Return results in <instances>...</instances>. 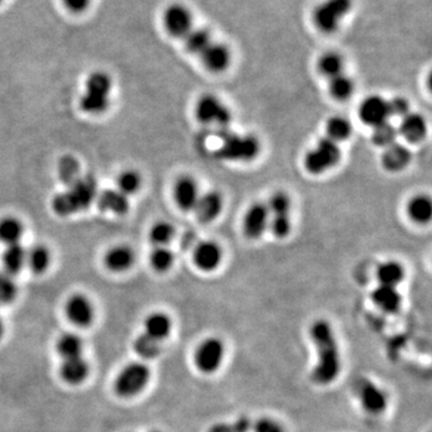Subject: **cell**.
Segmentation results:
<instances>
[{
  "label": "cell",
  "mask_w": 432,
  "mask_h": 432,
  "mask_svg": "<svg viewBox=\"0 0 432 432\" xmlns=\"http://www.w3.org/2000/svg\"><path fill=\"white\" fill-rule=\"evenodd\" d=\"M176 229L167 221H159L149 231V239L154 246H167L173 239Z\"/></svg>",
  "instance_id": "39"
},
{
  "label": "cell",
  "mask_w": 432,
  "mask_h": 432,
  "mask_svg": "<svg viewBox=\"0 0 432 432\" xmlns=\"http://www.w3.org/2000/svg\"><path fill=\"white\" fill-rule=\"evenodd\" d=\"M270 214L263 203H255L248 209L244 217V232L250 239H257L269 226Z\"/></svg>",
  "instance_id": "14"
},
{
  "label": "cell",
  "mask_w": 432,
  "mask_h": 432,
  "mask_svg": "<svg viewBox=\"0 0 432 432\" xmlns=\"http://www.w3.org/2000/svg\"><path fill=\"white\" fill-rule=\"evenodd\" d=\"M3 1H4V0H0V4H1V3H3Z\"/></svg>",
  "instance_id": "50"
},
{
  "label": "cell",
  "mask_w": 432,
  "mask_h": 432,
  "mask_svg": "<svg viewBox=\"0 0 432 432\" xmlns=\"http://www.w3.org/2000/svg\"><path fill=\"white\" fill-rule=\"evenodd\" d=\"M260 151L261 144L255 136L229 132L222 137V144L217 151V156L229 161L249 163L256 159Z\"/></svg>",
  "instance_id": "4"
},
{
  "label": "cell",
  "mask_w": 432,
  "mask_h": 432,
  "mask_svg": "<svg viewBox=\"0 0 432 432\" xmlns=\"http://www.w3.org/2000/svg\"><path fill=\"white\" fill-rule=\"evenodd\" d=\"M134 350L143 359L158 358L161 353V343L143 333L136 338Z\"/></svg>",
  "instance_id": "38"
},
{
  "label": "cell",
  "mask_w": 432,
  "mask_h": 432,
  "mask_svg": "<svg viewBox=\"0 0 432 432\" xmlns=\"http://www.w3.org/2000/svg\"><path fill=\"white\" fill-rule=\"evenodd\" d=\"M201 193L196 180L191 177H180L174 185V200L182 210L190 212L196 207Z\"/></svg>",
  "instance_id": "15"
},
{
  "label": "cell",
  "mask_w": 432,
  "mask_h": 432,
  "mask_svg": "<svg viewBox=\"0 0 432 432\" xmlns=\"http://www.w3.org/2000/svg\"><path fill=\"white\" fill-rule=\"evenodd\" d=\"M408 216L417 224H426L431 219V200L425 195H418L409 201L407 205Z\"/></svg>",
  "instance_id": "29"
},
{
  "label": "cell",
  "mask_w": 432,
  "mask_h": 432,
  "mask_svg": "<svg viewBox=\"0 0 432 432\" xmlns=\"http://www.w3.org/2000/svg\"><path fill=\"white\" fill-rule=\"evenodd\" d=\"M329 91L335 100L345 101L351 98L353 94L355 83L346 75H338L336 77L331 78V83H329Z\"/></svg>",
  "instance_id": "37"
},
{
  "label": "cell",
  "mask_w": 432,
  "mask_h": 432,
  "mask_svg": "<svg viewBox=\"0 0 432 432\" xmlns=\"http://www.w3.org/2000/svg\"><path fill=\"white\" fill-rule=\"evenodd\" d=\"M398 131H399V135L407 139L408 142H420L426 136L428 124L423 115H418V113H408L401 120Z\"/></svg>",
  "instance_id": "22"
},
{
  "label": "cell",
  "mask_w": 432,
  "mask_h": 432,
  "mask_svg": "<svg viewBox=\"0 0 432 432\" xmlns=\"http://www.w3.org/2000/svg\"><path fill=\"white\" fill-rule=\"evenodd\" d=\"M64 4L72 13H83L90 4V0H64Z\"/></svg>",
  "instance_id": "46"
},
{
  "label": "cell",
  "mask_w": 432,
  "mask_h": 432,
  "mask_svg": "<svg viewBox=\"0 0 432 432\" xmlns=\"http://www.w3.org/2000/svg\"><path fill=\"white\" fill-rule=\"evenodd\" d=\"M65 314L70 322L78 326H88L94 321V305L84 294H72L66 302Z\"/></svg>",
  "instance_id": "11"
},
{
  "label": "cell",
  "mask_w": 432,
  "mask_h": 432,
  "mask_svg": "<svg viewBox=\"0 0 432 432\" xmlns=\"http://www.w3.org/2000/svg\"><path fill=\"white\" fill-rule=\"evenodd\" d=\"M341 159L338 144L328 137L319 139L316 147L306 153L304 166L311 174H322L335 167Z\"/></svg>",
  "instance_id": "5"
},
{
  "label": "cell",
  "mask_w": 432,
  "mask_h": 432,
  "mask_svg": "<svg viewBox=\"0 0 432 432\" xmlns=\"http://www.w3.org/2000/svg\"><path fill=\"white\" fill-rule=\"evenodd\" d=\"M224 355V343L219 338H207L197 348L195 362L201 371L212 374L220 367Z\"/></svg>",
  "instance_id": "10"
},
{
  "label": "cell",
  "mask_w": 432,
  "mask_h": 432,
  "mask_svg": "<svg viewBox=\"0 0 432 432\" xmlns=\"http://www.w3.org/2000/svg\"><path fill=\"white\" fill-rule=\"evenodd\" d=\"M412 160V154L404 144L394 143L386 148L382 154V165L389 172L402 171L407 167Z\"/></svg>",
  "instance_id": "21"
},
{
  "label": "cell",
  "mask_w": 432,
  "mask_h": 432,
  "mask_svg": "<svg viewBox=\"0 0 432 432\" xmlns=\"http://www.w3.org/2000/svg\"><path fill=\"white\" fill-rule=\"evenodd\" d=\"M377 277L381 285L396 287L404 280L405 269L399 262H384L377 269Z\"/></svg>",
  "instance_id": "31"
},
{
  "label": "cell",
  "mask_w": 432,
  "mask_h": 432,
  "mask_svg": "<svg viewBox=\"0 0 432 432\" xmlns=\"http://www.w3.org/2000/svg\"><path fill=\"white\" fill-rule=\"evenodd\" d=\"M144 334L161 343L172 331L171 318L163 312H153L144 321Z\"/></svg>",
  "instance_id": "25"
},
{
  "label": "cell",
  "mask_w": 432,
  "mask_h": 432,
  "mask_svg": "<svg viewBox=\"0 0 432 432\" xmlns=\"http://www.w3.org/2000/svg\"><path fill=\"white\" fill-rule=\"evenodd\" d=\"M27 265V250L18 244L8 245L3 253V267L4 272L8 275H16L20 273L23 267Z\"/></svg>",
  "instance_id": "27"
},
{
  "label": "cell",
  "mask_w": 432,
  "mask_h": 432,
  "mask_svg": "<svg viewBox=\"0 0 432 432\" xmlns=\"http://www.w3.org/2000/svg\"><path fill=\"white\" fill-rule=\"evenodd\" d=\"M56 350L63 359L74 358L82 355L83 340L75 333H65L58 338Z\"/></svg>",
  "instance_id": "30"
},
{
  "label": "cell",
  "mask_w": 432,
  "mask_h": 432,
  "mask_svg": "<svg viewBox=\"0 0 432 432\" xmlns=\"http://www.w3.org/2000/svg\"><path fill=\"white\" fill-rule=\"evenodd\" d=\"M90 367L83 355L74 358L63 359L61 367V379L71 386L83 383L89 376Z\"/></svg>",
  "instance_id": "17"
},
{
  "label": "cell",
  "mask_w": 432,
  "mask_h": 432,
  "mask_svg": "<svg viewBox=\"0 0 432 432\" xmlns=\"http://www.w3.org/2000/svg\"><path fill=\"white\" fill-rule=\"evenodd\" d=\"M359 117L364 124L372 127L389 122L390 112H389V105H388L387 100H384L379 95L369 96L360 105Z\"/></svg>",
  "instance_id": "12"
},
{
  "label": "cell",
  "mask_w": 432,
  "mask_h": 432,
  "mask_svg": "<svg viewBox=\"0 0 432 432\" xmlns=\"http://www.w3.org/2000/svg\"><path fill=\"white\" fill-rule=\"evenodd\" d=\"M200 56L204 66L212 72L224 71L229 68L231 63L229 49L222 44L212 42Z\"/></svg>",
  "instance_id": "19"
},
{
  "label": "cell",
  "mask_w": 432,
  "mask_h": 432,
  "mask_svg": "<svg viewBox=\"0 0 432 432\" xmlns=\"http://www.w3.org/2000/svg\"><path fill=\"white\" fill-rule=\"evenodd\" d=\"M311 338L318 352V363L312 376L317 383L328 384L340 372V355L331 326L326 321H317L311 328Z\"/></svg>",
  "instance_id": "1"
},
{
  "label": "cell",
  "mask_w": 432,
  "mask_h": 432,
  "mask_svg": "<svg viewBox=\"0 0 432 432\" xmlns=\"http://www.w3.org/2000/svg\"><path fill=\"white\" fill-rule=\"evenodd\" d=\"M149 262L153 269L159 273H165L173 265L174 255L167 246H155L151 253Z\"/></svg>",
  "instance_id": "40"
},
{
  "label": "cell",
  "mask_w": 432,
  "mask_h": 432,
  "mask_svg": "<svg viewBox=\"0 0 432 432\" xmlns=\"http://www.w3.org/2000/svg\"><path fill=\"white\" fill-rule=\"evenodd\" d=\"M360 400L367 412L379 414L387 407V396L383 390L370 382L360 388Z\"/></svg>",
  "instance_id": "24"
},
{
  "label": "cell",
  "mask_w": 432,
  "mask_h": 432,
  "mask_svg": "<svg viewBox=\"0 0 432 432\" xmlns=\"http://www.w3.org/2000/svg\"><path fill=\"white\" fill-rule=\"evenodd\" d=\"M165 27L172 37H185L192 29L191 13L183 5L173 4L165 13Z\"/></svg>",
  "instance_id": "13"
},
{
  "label": "cell",
  "mask_w": 432,
  "mask_h": 432,
  "mask_svg": "<svg viewBox=\"0 0 432 432\" xmlns=\"http://www.w3.org/2000/svg\"><path fill=\"white\" fill-rule=\"evenodd\" d=\"M99 207L103 212L122 215L129 209V197L122 195L117 189H108L101 192L98 198Z\"/></svg>",
  "instance_id": "26"
},
{
  "label": "cell",
  "mask_w": 432,
  "mask_h": 432,
  "mask_svg": "<svg viewBox=\"0 0 432 432\" xmlns=\"http://www.w3.org/2000/svg\"><path fill=\"white\" fill-rule=\"evenodd\" d=\"M372 300L381 310L387 314H396L401 307L402 298L400 296L396 287L379 285L372 292Z\"/></svg>",
  "instance_id": "23"
},
{
  "label": "cell",
  "mask_w": 432,
  "mask_h": 432,
  "mask_svg": "<svg viewBox=\"0 0 432 432\" xmlns=\"http://www.w3.org/2000/svg\"><path fill=\"white\" fill-rule=\"evenodd\" d=\"M388 105H389L390 117H401V118H404L405 115H407L409 113V103L402 96H396V98L392 99L390 101H388Z\"/></svg>",
  "instance_id": "44"
},
{
  "label": "cell",
  "mask_w": 432,
  "mask_h": 432,
  "mask_svg": "<svg viewBox=\"0 0 432 432\" xmlns=\"http://www.w3.org/2000/svg\"><path fill=\"white\" fill-rule=\"evenodd\" d=\"M141 186H142V177L135 170L122 172L117 179V190L127 197L135 195Z\"/></svg>",
  "instance_id": "34"
},
{
  "label": "cell",
  "mask_w": 432,
  "mask_h": 432,
  "mask_svg": "<svg viewBox=\"0 0 432 432\" xmlns=\"http://www.w3.org/2000/svg\"><path fill=\"white\" fill-rule=\"evenodd\" d=\"M222 261V250L215 241H202L193 251V262L203 272L215 270Z\"/></svg>",
  "instance_id": "16"
},
{
  "label": "cell",
  "mask_w": 432,
  "mask_h": 432,
  "mask_svg": "<svg viewBox=\"0 0 432 432\" xmlns=\"http://www.w3.org/2000/svg\"><path fill=\"white\" fill-rule=\"evenodd\" d=\"M398 136H399L398 129L393 125L392 122H386L374 127L372 142L375 143L377 147L386 149L396 143Z\"/></svg>",
  "instance_id": "36"
},
{
  "label": "cell",
  "mask_w": 432,
  "mask_h": 432,
  "mask_svg": "<svg viewBox=\"0 0 432 432\" xmlns=\"http://www.w3.org/2000/svg\"><path fill=\"white\" fill-rule=\"evenodd\" d=\"M208 432H234V430H233L232 424L220 423V424L212 425Z\"/></svg>",
  "instance_id": "48"
},
{
  "label": "cell",
  "mask_w": 432,
  "mask_h": 432,
  "mask_svg": "<svg viewBox=\"0 0 432 432\" xmlns=\"http://www.w3.org/2000/svg\"><path fill=\"white\" fill-rule=\"evenodd\" d=\"M212 37L205 29H192L185 37L186 49L192 53L201 54L212 44Z\"/></svg>",
  "instance_id": "41"
},
{
  "label": "cell",
  "mask_w": 432,
  "mask_h": 432,
  "mask_svg": "<svg viewBox=\"0 0 432 432\" xmlns=\"http://www.w3.org/2000/svg\"><path fill=\"white\" fill-rule=\"evenodd\" d=\"M78 163L72 158L61 160L59 165V176L65 183L72 184L78 179Z\"/></svg>",
  "instance_id": "43"
},
{
  "label": "cell",
  "mask_w": 432,
  "mask_h": 432,
  "mask_svg": "<svg viewBox=\"0 0 432 432\" xmlns=\"http://www.w3.org/2000/svg\"><path fill=\"white\" fill-rule=\"evenodd\" d=\"M51 253L45 245H35L27 251V265L34 273H45L51 265Z\"/></svg>",
  "instance_id": "32"
},
{
  "label": "cell",
  "mask_w": 432,
  "mask_h": 432,
  "mask_svg": "<svg viewBox=\"0 0 432 432\" xmlns=\"http://www.w3.org/2000/svg\"><path fill=\"white\" fill-rule=\"evenodd\" d=\"M151 370L146 364L134 362L122 369L115 381V390L122 398H134L147 387Z\"/></svg>",
  "instance_id": "6"
},
{
  "label": "cell",
  "mask_w": 432,
  "mask_h": 432,
  "mask_svg": "<svg viewBox=\"0 0 432 432\" xmlns=\"http://www.w3.org/2000/svg\"><path fill=\"white\" fill-rule=\"evenodd\" d=\"M17 285L13 277L0 270V304H8L17 297Z\"/></svg>",
  "instance_id": "42"
},
{
  "label": "cell",
  "mask_w": 432,
  "mask_h": 432,
  "mask_svg": "<svg viewBox=\"0 0 432 432\" xmlns=\"http://www.w3.org/2000/svg\"><path fill=\"white\" fill-rule=\"evenodd\" d=\"M3 335H4V323H3V319L0 317V340L3 338Z\"/></svg>",
  "instance_id": "49"
},
{
  "label": "cell",
  "mask_w": 432,
  "mask_h": 432,
  "mask_svg": "<svg viewBox=\"0 0 432 432\" xmlns=\"http://www.w3.org/2000/svg\"><path fill=\"white\" fill-rule=\"evenodd\" d=\"M135 263V253L127 245H117L105 255V265L110 272L122 273L130 269Z\"/></svg>",
  "instance_id": "20"
},
{
  "label": "cell",
  "mask_w": 432,
  "mask_h": 432,
  "mask_svg": "<svg viewBox=\"0 0 432 432\" xmlns=\"http://www.w3.org/2000/svg\"><path fill=\"white\" fill-rule=\"evenodd\" d=\"M253 432H285V430L275 420L262 418L255 424Z\"/></svg>",
  "instance_id": "45"
},
{
  "label": "cell",
  "mask_w": 432,
  "mask_h": 432,
  "mask_svg": "<svg viewBox=\"0 0 432 432\" xmlns=\"http://www.w3.org/2000/svg\"><path fill=\"white\" fill-rule=\"evenodd\" d=\"M326 134H328L326 137L334 142L346 141L352 135L351 122L341 115L331 117L326 122Z\"/></svg>",
  "instance_id": "33"
},
{
  "label": "cell",
  "mask_w": 432,
  "mask_h": 432,
  "mask_svg": "<svg viewBox=\"0 0 432 432\" xmlns=\"http://www.w3.org/2000/svg\"><path fill=\"white\" fill-rule=\"evenodd\" d=\"M153 432H159V431H153Z\"/></svg>",
  "instance_id": "51"
},
{
  "label": "cell",
  "mask_w": 432,
  "mask_h": 432,
  "mask_svg": "<svg viewBox=\"0 0 432 432\" xmlns=\"http://www.w3.org/2000/svg\"><path fill=\"white\" fill-rule=\"evenodd\" d=\"M96 198V183L91 177L78 178L70 184L68 191L57 195L53 208L57 214L69 215L86 209Z\"/></svg>",
  "instance_id": "2"
},
{
  "label": "cell",
  "mask_w": 432,
  "mask_h": 432,
  "mask_svg": "<svg viewBox=\"0 0 432 432\" xmlns=\"http://www.w3.org/2000/svg\"><path fill=\"white\" fill-rule=\"evenodd\" d=\"M196 117L201 122L226 127L232 120L229 108L214 95H204L196 105Z\"/></svg>",
  "instance_id": "9"
},
{
  "label": "cell",
  "mask_w": 432,
  "mask_h": 432,
  "mask_svg": "<svg viewBox=\"0 0 432 432\" xmlns=\"http://www.w3.org/2000/svg\"><path fill=\"white\" fill-rule=\"evenodd\" d=\"M269 226L274 236L277 238H285L288 236L292 229L291 224V200L285 192H277L270 198L269 204Z\"/></svg>",
  "instance_id": "8"
},
{
  "label": "cell",
  "mask_w": 432,
  "mask_h": 432,
  "mask_svg": "<svg viewBox=\"0 0 432 432\" xmlns=\"http://www.w3.org/2000/svg\"><path fill=\"white\" fill-rule=\"evenodd\" d=\"M112 80L103 71H95L86 82V90L80 100L82 110L88 115L103 113L110 106Z\"/></svg>",
  "instance_id": "3"
},
{
  "label": "cell",
  "mask_w": 432,
  "mask_h": 432,
  "mask_svg": "<svg viewBox=\"0 0 432 432\" xmlns=\"http://www.w3.org/2000/svg\"><path fill=\"white\" fill-rule=\"evenodd\" d=\"M234 432H250L251 430V421L246 417H241L232 424Z\"/></svg>",
  "instance_id": "47"
},
{
  "label": "cell",
  "mask_w": 432,
  "mask_h": 432,
  "mask_svg": "<svg viewBox=\"0 0 432 432\" xmlns=\"http://www.w3.org/2000/svg\"><path fill=\"white\" fill-rule=\"evenodd\" d=\"M343 59L340 54L335 52H328L323 54L318 61V70L319 72L328 78H334L343 74Z\"/></svg>",
  "instance_id": "35"
},
{
  "label": "cell",
  "mask_w": 432,
  "mask_h": 432,
  "mask_svg": "<svg viewBox=\"0 0 432 432\" xmlns=\"http://www.w3.org/2000/svg\"><path fill=\"white\" fill-rule=\"evenodd\" d=\"M25 234L23 224L13 216H5L0 219V241L8 245L18 244Z\"/></svg>",
  "instance_id": "28"
},
{
  "label": "cell",
  "mask_w": 432,
  "mask_h": 432,
  "mask_svg": "<svg viewBox=\"0 0 432 432\" xmlns=\"http://www.w3.org/2000/svg\"><path fill=\"white\" fill-rule=\"evenodd\" d=\"M224 207V201L219 192L209 191L204 195H201L200 200L197 202L195 207L197 219L200 222L209 224L215 220L217 216L220 215Z\"/></svg>",
  "instance_id": "18"
},
{
  "label": "cell",
  "mask_w": 432,
  "mask_h": 432,
  "mask_svg": "<svg viewBox=\"0 0 432 432\" xmlns=\"http://www.w3.org/2000/svg\"><path fill=\"white\" fill-rule=\"evenodd\" d=\"M352 0H326L314 11V22L323 33H333L350 13Z\"/></svg>",
  "instance_id": "7"
}]
</instances>
